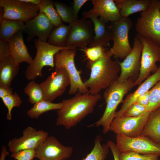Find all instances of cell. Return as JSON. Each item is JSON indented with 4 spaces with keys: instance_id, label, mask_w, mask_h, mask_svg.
I'll use <instances>...</instances> for the list:
<instances>
[{
    "instance_id": "obj_1",
    "label": "cell",
    "mask_w": 160,
    "mask_h": 160,
    "mask_svg": "<svg viewBox=\"0 0 160 160\" xmlns=\"http://www.w3.org/2000/svg\"><path fill=\"white\" fill-rule=\"evenodd\" d=\"M101 98L100 94L94 95L78 92L73 97L63 100L62 108L57 111L56 125L63 126L67 129L76 126L92 113Z\"/></svg>"
},
{
    "instance_id": "obj_2",
    "label": "cell",
    "mask_w": 160,
    "mask_h": 160,
    "mask_svg": "<svg viewBox=\"0 0 160 160\" xmlns=\"http://www.w3.org/2000/svg\"><path fill=\"white\" fill-rule=\"evenodd\" d=\"M106 50L103 56L92 63L87 64L91 70L89 78L84 82L86 87L89 89L88 93L94 95L100 94L101 91L106 89L117 79L120 72L118 60H113V56L111 50Z\"/></svg>"
},
{
    "instance_id": "obj_3",
    "label": "cell",
    "mask_w": 160,
    "mask_h": 160,
    "mask_svg": "<svg viewBox=\"0 0 160 160\" xmlns=\"http://www.w3.org/2000/svg\"><path fill=\"white\" fill-rule=\"evenodd\" d=\"M136 79L130 78L126 81L120 83L117 79L107 88L103 94V98L106 103V107L101 117L97 121L88 126L103 127V132L106 134L109 131L111 123L114 118L116 109L129 90L134 87Z\"/></svg>"
},
{
    "instance_id": "obj_4",
    "label": "cell",
    "mask_w": 160,
    "mask_h": 160,
    "mask_svg": "<svg viewBox=\"0 0 160 160\" xmlns=\"http://www.w3.org/2000/svg\"><path fill=\"white\" fill-rule=\"evenodd\" d=\"M33 41L36 53L35 58L27 67L25 71V76L28 80H34L38 77H42V69L44 66L55 68V56L61 50L76 49V48L69 46H55L38 39H34Z\"/></svg>"
},
{
    "instance_id": "obj_5",
    "label": "cell",
    "mask_w": 160,
    "mask_h": 160,
    "mask_svg": "<svg viewBox=\"0 0 160 160\" xmlns=\"http://www.w3.org/2000/svg\"><path fill=\"white\" fill-rule=\"evenodd\" d=\"M135 29L137 34L160 45V0H151L148 8L137 19Z\"/></svg>"
},
{
    "instance_id": "obj_6",
    "label": "cell",
    "mask_w": 160,
    "mask_h": 160,
    "mask_svg": "<svg viewBox=\"0 0 160 160\" xmlns=\"http://www.w3.org/2000/svg\"><path fill=\"white\" fill-rule=\"evenodd\" d=\"M76 52V49H65L55 56V68H64L70 77L71 84L68 91L70 95L75 94L78 92L85 94L89 92V89L82 80L80 71L75 66L74 58Z\"/></svg>"
},
{
    "instance_id": "obj_7",
    "label": "cell",
    "mask_w": 160,
    "mask_h": 160,
    "mask_svg": "<svg viewBox=\"0 0 160 160\" xmlns=\"http://www.w3.org/2000/svg\"><path fill=\"white\" fill-rule=\"evenodd\" d=\"M136 36L141 41L143 48L140 73L134 82V86L141 84L151 73H155L158 68L156 63L160 62V45L151 39L137 34Z\"/></svg>"
},
{
    "instance_id": "obj_8",
    "label": "cell",
    "mask_w": 160,
    "mask_h": 160,
    "mask_svg": "<svg viewBox=\"0 0 160 160\" xmlns=\"http://www.w3.org/2000/svg\"><path fill=\"white\" fill-rule=\"evenodd\" d=\"M0 20L7 19L26 23L37 16L38 5L20 0H0Z\"/></svg>"
},
{
    "instance_id": "obj_9",
    "label": "cell",
    "mask_w": 160,
    "mask_h": 160,
    "mask_svg": "<svg viewBox=\"0 0 160 160\" xmlns=\"http://www.w3.org/2000/svg\"><path fill=\"white\" fill-rule=\"evenodd\" d=\"M133 25L132 21L128 17H122L118 21L111 22L110 25L113 41L112 47L110 49L113 56L116 58L124 59L132 50L129 33Z\"/></svg>"
},
{
    "instance_id": "obj_10",
    "label": "cell",
    "mask_w": 160,
    "mask_h": 160,
    "mask_svg": "<svg viewBox=\"0 0 160 160\" xmlns=\"http://www.w3.org/2000/svg\"><path fill=\"white\" fill-rule=\"evenodd\" d=\"M116 139V145L120 152L132 151L142 154L160 156V144L147 137L140 135L131 137L117 135Z\"/></svg>"
},
{
    "instance_id": "obj_11",
    "label": "cell",
    "mask_w": 160,
    "mask_h": 160,
    "mask_svg": "<svg viewBox=\"0 0 160 160\" xmlns=\"http://www.w3.org/2000/svg\"><path fill=\"white\" fill-rule=\"evenodd\" d=\"M70 84V77L65 69L55 68L54 71L39 84L44 94L43 100L52 102L64 93Z\"/></svg>"
},
{
    "instance_id": "obj_12",
    "label": "cell",
    "mask_w": 160,
    "mask_h": 160,
    "mask_svg": "<svg viewBox=\"0 0 160 160\" xmlns=\"http://www.w3.org/2000/svg\"><path fill=\"white\" fill-rule=\"evenodd\" d=\"M70 25L71 29L65 46L81 49L87 48V45L92 43L95 36L92 21L83 18Z\"/></svg>"
},
{
    "instance_id": "obj_13",
    "label": "cell",
    "mask_w": 160,
    "mask_h": 160,
    "mask_svg": "<svg viewBox=\"0 0 160 160\" xmlns=\"http://www.w3.org/2000/svg\"><path fill=\"white\" fill-rule=\"evenodd\" d=\"M150 112H146L139 116H124L114 118L111 123L109 130L117 135L131 137L141 135L148 118Z\"/></svg>"
},
{
    "instance_id": "obj_14",
    "label": "cell",
    "mask_w": 160,
    "mask_h": 160,
    "mask_svg": "<svg viewBox=\"0 0 160 160\" xmlns=\"http://www.w3.org/2000/svg\"><path fill=\"white\" fill-rule=\"evenodd\" d=\"M142 48L141 41L136 36L132 51L122 62L118 61L120 68V74L117 79L118 82L123 83L130 78L137 79L140 70Z\"/></svg>"
},
{
    "instance_id": "obj_15",
    "label": "cell",
    "mask_w": 160,
    "mask_h": 160,
    "mask_svg": "<svg viewBox=\"0 0 160 160\" xmlns=\"http://www.w3.org/2000/svg\"><path fill=\"white\" fill-rule=\"evenodd\" d=\"M35 150L36 158L39 160H64L73 152L72 147L63 145L52 136H48Z\"/></svg>"
},
{
    "instance_id": "obj_16",
    "label": "cell",
    "mask_w": 160,
    "mask_h": 160,
    "mask_svg": "<svg viewBox=\"0 0 160 160\" xmlns=\"http://www.w3.org/2000/svg\"><path fill=\"white\" fill-rule=\"evenodd\" d=\"M48 136L46 131L38 130L32 127H28L23 130L21 137H14L9 141V150L13 153L23 150L35 149Z\"/></svg>"
},
{
    "instance_id": "obj_17",
    "label": "cell",
    "mask_w": 160,
    "mask_h": 160,
    "mask_svg": "<svg viewBox=\"0 0 160 160\" xmlns=\"http://www.w3.org/2000/svg\"><path fill=\"white\" fill-rule=\"evenodd\" d=\"M92 9L82 12L83 18H88L91 16L98 17L106 23L118 21L122 17L114 0H92Z\"/></svg>"
},
{
    "instance_id": "obj_18",
    "label": "cell",
    "mask_w": 160,
    "mask_h": 160,
    "mask_svg": "<svg viewBox=\"0 0 160 160\" xmlns=\"http://www.w3.org/2000/svg\"><path fill=\"white\" fill-rule=\"evenodd\" d=\"M53 27L47 17L43 13H39L37 16L25 23L23 32L27 34L28 41L37 36L40 41L47 42Z\"/></svg>"
},
{
    "instance_id": "obj_19",
    "label": "cell",
    "mask_w": 160,
    "mask_h": 160,
    "mask_svg": "<svg viewBox=\"0 0 160 160\" xmlns=\"http://www.w3.org/2000/svg\"><path fill=\"white\" fill-rule=\"evenodd\" d=\"M160 80V64L156 71L140 84L133 93L129 94L123 101L121 108L116 112L114 118L121 116L127 108L140 95L150 90Z\"/></svg>"
},
{
    "instance_id": "obj_20",
    "label": "cell",
    "mask_w": 160,
    "mask_h": 160,
    "mask_svg": "<svg viewBox=\"0 0 160 160\" xmlns=\"http://www.w3.org/2000/svg\"><path fill=\"white\" fill-rule=\"evenodd\" d=\"M23 31H19L9 40L10 55L18 64L25 62L29 65L33 59L29 54L23 39Z\"/></svg>"
},
{
    "instance_id": "obj_21",
    "label": "cell",
    "mask_w": 160,
    "mask_h": 160,
    "mask_svg": "<svg viewBox=\"0 0 160 160\" xmlns=\"http://www.w3.org/2000/svg\"><path fill=\"white\" fill-rule=\"evenodd\" d=\"M88 18L92 22L94 29L95 36L89 47L100 46L106 48L109 46L110 41L112 40V33L110 25L97 17L91 16Z\"/></svg>"
},
{
    "instance_id": "obj_22",
    "label": "cell",
    "mask_w": 160,
    "mask_h": 160,
    "mask_svg": "<svg viewBox=\"0 0 160 160\" xmlns=\"http://www.w3.org/2000/svg\"><path fill=\"white\" fill-rule=\"evenodd\" d=\"M141 135L160 144V107L150 112Z\"/></svg>"
},
{
    "instance_id": "obj_23",
    "label": "cell",
    "mask_w": 160,
    "mask_h": 160,
    "mask_svg": "<svg viewBox=\"0 0 160 160\" xmlns=\"http://www.w3.org/2000/svg\"><path fill=\"white\" fill-rule=\"evenodd\" d=\"M19 70V64L10 56L0 60V86L10 87Z\"/></svg>"
},
{
    "instance_id": "obj_24",
    "label": "cell",
    "mask_w": 160,
    "mask_h": 160,
    "mask_svg": "<svg viewBox=\"0 0 160 160\" xmlns=\"http://www.w3.org/2000/svg\"><path fill=\"white\" fill-rule=\"evenodd\" d=\"M122 17L142 12L148 7L151 0H114Z\"/></svg>"
},
{
    "instance_id": "obj_25",
    "label": "cell",
    "mask_w": 160,
    "mask_h": 160,
    "mask_svg": "<svg viewBox=\"0 0 160 160\" xmlns=\"http://www.w3.org/2000/svg\"><path fill=\"white\" fill-rule=\"evenodd\" d=\"M0 40L9 41L19 31L23 32L24 23L3 19L0 20Z\"/></svg>"
},
{
    "instance_id": "obj_26",
    "label": "cell",
    "mask_w": 160,
    "mask_h": 160,
    "mask_svg": "<svg viewBox=\"0 0 160 160\" xmlns=\"http://www.w3.org/2000/svg\"><path fill=\"white\" fill-rule=\"evenodd\" d=\"M71 25H66L61 23L54 27L48 39V43L58 47L65 46V44L69 34Z\"/></svg>"
},
{
    "instance_id": "obj_27",
    "label": "cell",
    "mask_w": 160,
    "mask_h": 160,
    "mask_svg": "<svg viewBox=\"0 0 160 160\" xmlns=\"http://www.w3.org/2000/svg\"><path fill=\"white\" fill-rule=\"evenodd\" d=\"M63 105V101L55 103L42 100L34 104L26 113L27 115L32 119H37L44 113L53 110L60 109Z\"/></svg>"
},
{
    "instance_id": "obj_28",
    "label": "cell",
    "mask_w": 160,
    "mask_h": 160,
    "mask_svg": "<svg viewBox=\"0 0 160 160\" xmlns=\"http://www.w3.org/2000/svg\"><path fill=\"white\" fill-rule=\"evenodd\" d=\"M102 138L100 135H98L95 140L94 146L90 153L82 160H105L110 149L107 143L102 144Z\"/></svg>"
},
{
    "instance_id": "obj_29",
    "label": "cell",
    "mask_w": 160,
    "mask_h": 160,
    "mask_svg": "<svg viewBox=\"0 0 160 160\" xmlns=\"http://www.w3.org/2000/svg\"><path fill=\"white\" fill-rule=\"evenodd\" d=\"M38 6L39 13L44 14L51 21L54 27L62 23L54 7L53 1L50 0H41Z\"/></svg>"
},
{
    "instance_id": "obj_30",
    "label": "cell",
    "mask_w": 160,
    "mask_h": 160,
    "mask_svg": "<svg viewBox=\"0 0 160 160\" xmlns=\"http://www.w3.org/2000/svg\"><path fill=\"white\" fill-rule=\"evenodd\" d=\"M24 93L28 96V101L34 105L43 100L44 94L40 84L34 80L29 82L24 89Z\"/></svg>"
},
{
    "instance_id": "obj_31",
    "label": "cell",
    "mask_w": 160,
    "mask_h": 160,
    "mask_svg": "<svg viewBox=\"0 0 160 160\" xmlns=\"http://www.w3.org/2000/svg\"><path fill=\"white\" fill-rule=\"evenodd\" d=\"M54 4L59 16L63 21L70 24L76 21L72 7L57 1L54 2Z\"/></svg>"
},
{
    "instance_id": "obj_32",
    "label": "cell",
    "mask_w": 160,
    "mask_h": 160,
    "mask_svg": "<svg viewBox=\"0 0 160 160\" xmlns=\"http://www.w3.org/2000/svg\"><path fill=\"white\" fill-rule=\"evenodd\" d=\"M1 99L8 110L6 115L7 118L8 120H11L12 119L11 112L12 109L14 107L20 106L22 103V101L16 92Z\"/></svg>"
},
{
    "instance_id": "obj_33",
    "label": "cell",
    "mask_w": 160,
    "mask_h": 160,
    "mask_svg": "<svg viewBox=\"0 0 160 160\" xmlns=\"http://www.w3.org/2000/svg\"><path fill=\"white\" fill-rule=\"evenodd\" d=\"M160 107V80L150 89V101L147 112H151Z\"/></svg>"
},
{
    "instance_id": "obj_34",
    "label": "cell",
    "mask_w": 160,
    "mask_h": 160,
    "mask_svg": "<svg viewBox=\"0 0 160 160\" xmlns=\"http://www.w3.org/2000/svg\"><path fill=\"white\" fill-rule=\"evenodd\" d=\"M107 48L100 46L87 47L81 49L84 52L88 61L87 64L94 63L101 58Z\"/></svg>"
},
{
    "instance_id": "obj_35",
    "label": "cell",
    "mask_w": 160,
    "mask_h": 160,
    "mask_svg": "<svg viewBox=\"0 0 160 160\" xmlns=\"http://www.w3.org/2000/svg\"><path fill=\"white\" fill-rule=\"evenodd\" d=\"M159 156L155 154L144 155L132 151L120 152V160H159Z\"/></svg>"
},
{
    "instance_id": "obj_36",
    "label": "cell",
    "mask_w": 160,
    "mask_h": 160,
    "mask_svg": "<svg viewBox=\"0 0 160 160\" xmlns=\"http://www.w3.org/2000/svg\"><path fill=\"white\" fill-rule=\"evenodd\" d=\"M146 108L145 106L133 103L127 108L123 116L132 117L139 116L147 112Z\"/></svg>"
},
{
    "instance_id": "obj_37",
    "label": "cell",
    "mask_w": 160,
    "mask_h": 160,
    "mask_svg": "<svg viewBox=\"0 0 160 160\" xmlns=\"http://www.w3.org/2000/svg\"><path fill=\"white\" fill-rule=\"evenodd\" d=\"M11 156L15 160H32L36 158L35 149L23 150L12 153Z\"/></svg>"
},
{
    "instance_id": "obj_38",
    "label": "cell",
    "mask_w": 160,
    "mask_h": 160,
    "mask_svg": "<svg viewBox=\"0 0 160 160\" xmlns=\"http://www.w3.org/2000/svg\"><path fill=\"white\" fill-rule=\"evenodd\" d=\"M10 56L9 41L0 40V60Z\"/></svg>"
},
{
    "instance_id": "obj_39",
    "label": "cell",
    "mask_w": 160,
    "mask_h": 160,
    "mask_svg": "<svg viewBox=\"0 0 160 160\" xmlns=\"http://www.w3.org/2000/svg\"><path fill=\"white\" fill-rule=\"evenodd\" d=\"M150 90L138 97L134 103L147 107L150 101Z\"/></svg>"
},
{
    "instance_id": "obj_40",
    "label": "cell",
    "mask_w": 160,
    "mask_h": 160,
    "mask_svg": "<svg viewBox=\"0 0 160 160\" xmlns=\"http://www.w3.org/2000/svg\"><path fill=\"white\" fill-rule=\"evenodd\" d=\"M88 1L87 0H74L72 7L74 17L76 20H78L79 12L83 5Z\"/></svg>"
},
{
    "instance_id": "obj_41",
    "label": "cell",
    "mask_w": 160,
    "mask_h": 160,
    "mask_svg": "<svg viewBox=\"0 0 160 160\" xmlns=\"http://www.w3.org/2000/svg\"><path fill=\"white\" fill-rule=\"evenodd\" d=\"M110 149L113 155L114 160H120L119 156L120 152L117 147L116 144L112 141L109 140L107 142Z\"/></svg>"
},
{
    "instance_id": "obj_42",
    "label": "cell",
    "mask_w": 160,
    "mask_h": 160,
    "mask_svg": "<svg viewBox=\"0 0 160 160\" xmlns=\"http://www.w3.org/2000/svg\"><path fill=\"white\" fill-rule=\"evenodd\" d=\"M13 94L12 89L10 87L0 86V97H3Z\"/></svg>"
},
{
    "instance_id": "obj_43",
    "label": "cell",
    "mask_w": 160,
    "mask_h": 160,
    "mask_svg": "<svg viewBox=\"0 0 160 160\" xmlns=\"http://www.w3.org/2000/svg\"><path fill=\"white\" fill-rule=\"evenodd\" d=\"M9 153L7 151L5 146L1 147L0 153V160H5L6 157L9 155Z\"/></svg>"
},
{
    "instance_id": "obj_44",
    "label": "cell",
    "mask_w": 160,
    "mask_h": 160,
    "mask_svg": "<svg viewBox=\"0 0 160 160\" xmlns=\"http://www.w3.org/2000/svg\"><path fill=\"white\" fill-rule=\"evenodd\" d=\"M21 1L36 5L39 4L41 0H20Z\"/></svg>"
},
{
    "instance_id": "obj_45",
    "label": "cell",
    "mask_w": 160,
    "mask_h": 160,
    "mask_svg": "<svg viewBox=\"0 0 160 160\" xmlns=\"http://www.w3.org/2000/svg\"><path fill=\"white\" fill-rule=\"evenodd\" d=\"M64 160H67V159H64Z\"/></svg>"
},
{
    "instance_id": "obj_46",
    "label": "cell",
    "mask_w": 160,
    "mask_h": 160,
    "mask_svg": "<svg viewBox=\"0 0 160 160\" xmlns=\"http://www.w3.org/2000/svg\"><path fill=\"white\" fill-rule=\"evenodd\" d=\"M34 160H37V159H35Z\"/></svg>"
}]
</instances>
